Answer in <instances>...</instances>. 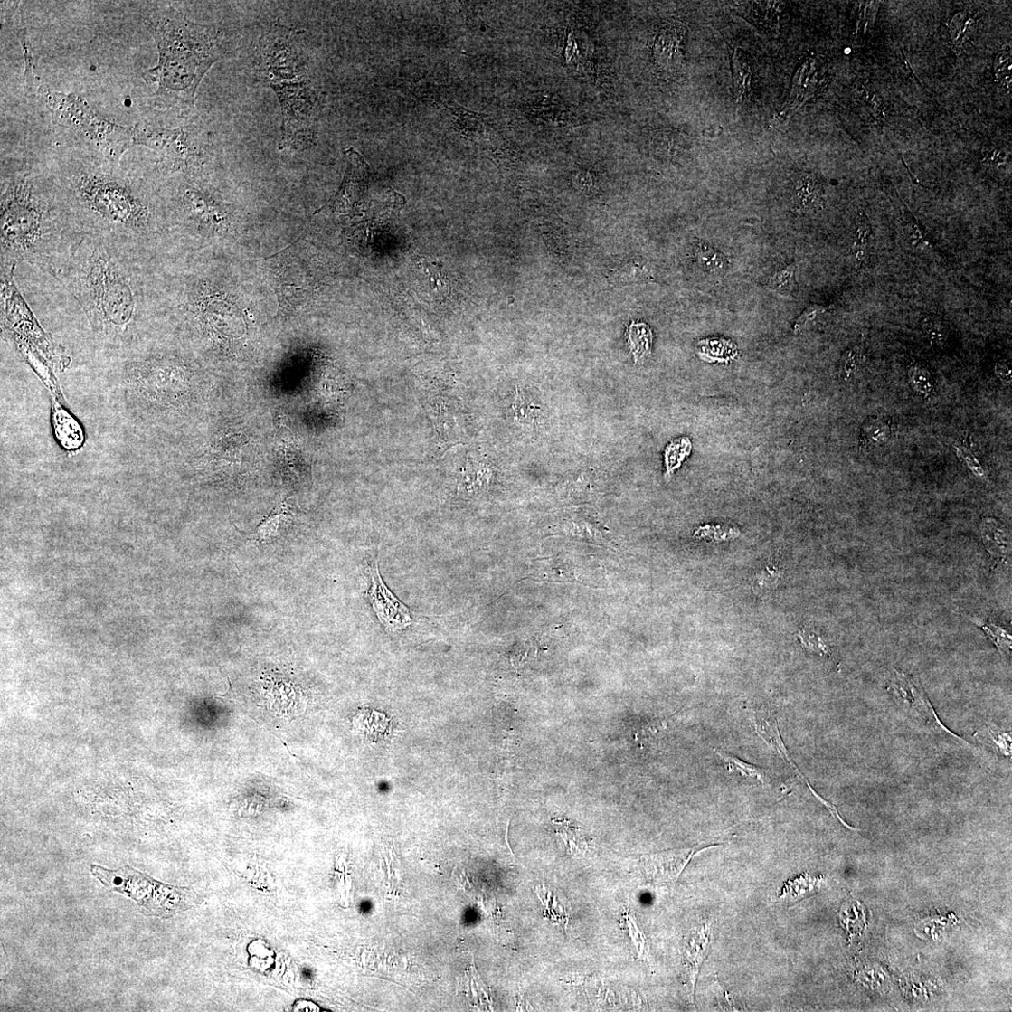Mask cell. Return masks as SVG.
I'll list each match as a JSON object with an SVG mask.
<instances>
[{
    "label": "cell",
    "mask_w": 1012,
    "mask_h": 1012,
    "mask_svg": "<svg viewBox=\"0 0 1012 1012\" xmlns=\"http://www.w3.org/2000/svg\"><path fill=\"white\" fill-rule=\"evenodd\" d=\"M155 261L75 232L47 273L81 307L97 341L124 354L147 341L157 309Z\"/></svg>",
    "instance_id": "1"
},
{
    "label": "cell",
    "mask_w": 1012,
    "mask_h": 1012,
    "mask_svg": "<svg viewBox=\"0 0 1012 1012\" xmlns=\"http://www.w3.org/2000/svg\"><path fill=\"white\" fill-rule=\"evenodd\" d=\"M56 179L76 232L155 261L166 229L147 179L85 160L63 167Z\"/></svg>",
    "instance_id": "2"
},
{
    "label": "cell",
    "mask_w": 1012,
    "mask_h": 1012,
    "mask_svg": "<svg viewBox=\"0 0 1012 1012\" xmlns=\"http://www.w3.org/2000/svg\"><path fill=\"white\" fill-rule=\"evenodd\" d=\"M2 265L48 272L76 232L56 177L29 171L10 175L0 201Z\"/></svg>",
    "instance_id": "3"
},
{
    "label": "cell",
    "mask_w": 1012,
    "mask_h": 1012,
    "mask_svg": "<svg viewBox=\"0 0 1012 1012\" xmlns=\"http://www.w3.org/2000/svg\"><path fill=\"white\" fill-rule=\"evenodd\" d=\"M157 44V65L144 73L148 84H157L154 108L157 110L193 111L197 90L212 67L225 53V39L214 24L188 19L172 7L148 19Z\"/></svg>",
    "instance_id": "4"
},
{
    "label": "cell",
    "mask_w": 1012,
    "mask_h": 1012,
    "mask_svg": "<svg viewBox=\"0 0 1012 1012\" xmlns=\"http://www.w3.org/2000/svg\"><path fill=\"white\" fill-rule=\"evenodd\" d=\"M194 111L157 110L134 127V145L147 147L160 175L200 177L213 159V139Z\"/></svg>",
    "instance_id": "5"
},
{
    "label": "cell",
    "mask_w": 1012,
    "mask_h": 1012,
    "mask_svg": "<svg viewBox=\"0 0 1012 1012\" xmlns=\"http://www.w3.org/2000/svg\"><path fill=\"white\" fill-rule=\"evenodd\" d=\"M40 96L52 124L63 141L99 166L120 167L124 153L134 145V127L121 126L99 116L82 97L41 86Z\"/></svg>",
    "instance_id": "6"
},
{
    "label": "cell",
    "mask_w": 1012,
    "mask_h": 1012,
    "mask_svg": "<svg viewBox=\"0 0 1012 1012\" xmlns=\"http://www.w3.org/2000/svg\"><path fill=\"white\" fill-rule=\"evenodd\" d=\"M124 386L147 411H164L192 401L199 375L186 356L143 345L121 354Z\"/></svg>",
    "instance_id": "7"
},
{
    "label": "cell",
    "mask_w": 1012,
    "mask_h": 1012,
    "mask_svg": "<svg viewBox=\"0 0 1012 1012\" xmlns=\"http://www.w3.org/2000/svg\"><path fill=\"white\" fill-rule=\"evenodd\" d=\"M90 872L110 892L136 901L145 917L170 919L201 903L193 888L163 884L128 865L110 870L92 865Z\"/></svg>",
    "instance_id": "8"
},
{
    "label": "cell",
    "mask_w": 1012,
    "mask_h": 1012,
    "mask_svg": "<svg viewBox=\"0 0 1012 1012\" xmlns=\"http://www.w3.org/2000/svg\"><path fill=\"white\" fill-rule=\"evenodd\" d=\"M317 267L306 242L297 241L268 259L280 311L298 313L313 304L319 289Z\"/></svg>",
    "instance_id": "9"
},
{
    "label": "cell",
    "mask_w": 1012,
    "mask_h": 1012,
    "mask_svg": "<svg viewBox=\"0 0 1012 1012\" xmlns=\"http://www.w3.org/2000/svg\"><path fill=\"white\" fill-rule=\"evenodd\" d=\"M281 109L280 150L302 151L317 140L320 99L303 78L272 85Z\"/></svg>",
    "instance_id": "10"
},
{
    "label": "cell",
    "mask_w": 1012,
    "mask_h": 1012,
    "mask_svg": "<svg viewBox=\"0 0 1012 1012\" xmlns=\"http://www.w3.org/2000/svg\"><path fill=\"white\" fill-rule=\"evenodd\" d=\"M302 33L279 20L270 24L254 49L253 69L259 80L270 87L301 80L307 66Z\"/></svg>",
    "instance_id": "11"
},
{
    "label": "cell",
    "mask_w": 1012,
    "mask_h": 1012,
    "mask_svg": "<svg viewBox=\"0 0 1012 1012\" xmlns=\"http://www.w3.org/2000/svg\"><path fill=\"white\" fill-rule=\"evenodd\" d=\"M347 169L339 191L323 206L336 213H356L364 205L369 191L370 167L364 157L354 148L345 150Z\"/></svg>",
    "instance_id": "12"
},
{
    "label": "cell",
    "mask_w": 1012,
    "mask_h": 1012,
    "mask_svg": "<svg viewBox=\"0 0 1012 1012\" xmlns=\"http://www.w3.org/2000/svg\"><path fill=\"white\" fill-rule=\"evenodd\" d=\"M889 689L901 700L903 705L910 711L911 714L923 724L928 730L941 734H948L962 742H966L965 740L950 732L941 723L925 692L913 678L903 673L895 671Z\"/></svg>",
    "instance_id": "13"
},
{
    "label": "cell",
    "mask_w": 1012,
    "mask_h": 1012,
    "mask_svg": "<svg viewBox=\"0 0 1012 1012\" xmlns=\"http://www.w3.org/2000/svg\"><path fill=\"white\" fill-rule=\"evenodd\" d=\"M370 602L381 624L392 633L401 632L412 621L411 611L389 590L379 573L377 561L370 566Z\"/></svg>",
    "instance_id": "14"
},
{
    "label": "cell",
    "mask_w": 1012,
    "mask_h": 1012,
    "mask_svg": "<svg viewBox=\"0 0 1012 1012\" xmlns=\"http://www.w3.org/2000/svg\"><path fill=\"white\" fill-rule=\"evenodd\" d=\"M749 717H750V721L752 722V726H754V729H755L756 733L760 735V737L770 747H771L773 750H775L778 752V754H780L783 757L785 761L790 767L791 771L799 778V780L804 784H806L809 787V789L815 795V797L818 799H819L824 804V806L830 812H832L839 820H841L842 818L838 815L837 810L833 806H830V804L828 801L823 799L814 790V789L811 787L809 781L807 780V777L804 776L800 772V771L798 769L797 765L794 763V761L790 758V756L789 754V752L786 748V745L783 742L781 733H780V726H778V722H777L776 716L774 715L773 712H771L770 710H762V709L761 710H750Z\"/></svg>",
    "instance_id": "15"
},
{
    "label": "cell",
    "mask_w": 1012,
    "mask_h": 1012,
    "mask_svg": "<svg viewBox=\"0 0 1012 1012\" xmlns=\"http://www.w3.org/2000/svg\"><path fill=\"white\" fill-rule=\"evenodd\" d=\"M715 846H697L694 848L670 851L648 856L643 860L647 875L658 884H675L692 859L693 856L706 847Z\"/></svg>",
    "instance_id": "16"
},
{
    "label": "cell",
    "mask_w": 1012,
    "mask_h": 1012,
    "mask_svg": "<svg viewBox=\"0 0 1012 1012\" xmlns=\"http://www.w3.org/2000/svg\"><path fill=\"white\" fill-rule=\"evenodd\" d=\"M5 10L6 14V22L13 27L22 47L24 61V80L25 91H27L29 96L36 97L42 85L35 71L33 51L28 36L27 28H25L23 13L17 3L10 5L5 3Z\"/></svg>",
    "instance_id": "17"
},
{
    "label": "cell",
    "mask_w": 1012,
    "mask_h": 1012,
    "mask_svg": "<svg viewBox=\"0 0 1012 1012\" xmlns=\"http://www.w3.org/2000/svg\"><path fill=\"white\" fill-rule=\"evenodd\" d=\"M712 935V925L706 922L695 927L689 936L685 949V969L689 992L693 996L695 981L705 960L707 957Z\"/></svg>",
    "instance_id": "18"
},
{
    "label": "cell",
    "mask_w": 1012,
    "mask_h": 1012,
    "mask_svg": "<svg viewBox=\"0 0 1012 1012\" xmlns=\"http://www.w3.org/2000/svg\"><path fill=\"white\" fill-rule=\"evenodd\" d=\"M684 33L683 25L673 24L659 35L655 46V58L663 71L675 74L684 70Z\"/></svg>",
    "instance_id": "19"
},
{
    "label": "cell",
    "mask_w": 1012,
    "mask_h": 1012,
    "mask_svg": "<svg viewBox=\"0 0 1012 1012\" xmlns=\"http://www.w3.org/2000/svg\"><path fill=\"white\" fill-rule=\"evenodd\" d=\"M515 422L531 437L539 434L544 420V410L538 399L525 388L517 387L511 404Z\"/></svg>",
    "instance_id": "20"
},
{
    "label": "cell",
    "mask_w": 1012,
    "mask_h": 1012,
    "mask_svg": "<svg viewBox=\"0 0 1012 1012\" xmlns=\"http://www.w3.org/2000/svg\"><path fill=\"white\" fill-rule=\"evenodd\" d=\"M823 203V188L818 177L813 174L799 176L792 193L793 210L799 214H817Z\"/></svg>",
    "instance_id": "21"
},
{
    "label": "cell",
    "mask_w": 1012,
    "mask_h": 1012,
    "mask_svg": "<svg viewBox=\"0 0 1012 1012\" xmlns=\"http://www.w3.org/2000/svg\"><path fill=\"white\" fill-rule=\"evenodd\" d=\"M733 67L736 106L741 111L750 102L752 80L751 58L742 48H736L734 52Z\"/></svg>",
    "instance_id": "22"
},
{
    "label": "cell",
    "mask_w": 1012,
    "mask_h": 1012,
    "mask_svg": "<svg viewBox=\"0 0 1012 1012\" xmlns=\"http://www.w3.org/2000/svg\"><path fill=\"white\" fill-rule=\"evenodd\" d=\"M714 751L724 764L725 770L730 773H736L744 778V780H752L765 786L771 783V777L766 770L742 761L739 758L728 754V752L723 750L715 748Z\"/></svg>",
    "instance_id": "23"
},
{
    "label": "cell",
    "mask_w": 1012,
    "mask_h": 1012,
    "mask_svg": "<svg viewBox=\"0 0 1012 1012\" xmlns=\"http://www.w3.org/2000/svg\"><path fill=\"white\" fill-rule=\"evenodd\" d=\"M653 331L644 323L632 322L628 331V342L635 363H638L652 354Z\"/></svg>",
    "instance_id": "24"
},
{
    "label": "cell",
    "mask_w": 1012,
    "mask_h": 1012,
    "mask_svg": "<svg viewBox=\"0 0 1012 1012\" xmlns=\"http://www.w3.org/2000/svg\"><path fill=\"white\" fill-rule=\"evenodd\" d=\"M872 236L873 230L868 220L861 221L856 228L852 244V253L857 269L862 268L869 259Z\"/></svg>",
    "instance_id": "25"
},
{
    "label": "cell",
    "mask_w": 1012,
    "mask_h": 1012,
    "mask_svg": "<svg viewBox=\"0 0 1012 1012\" xmlns=\"http://www.w3.org/2000/svg\"><path fill=\"white\" fill-rule=\"evenodd\" d=\"M354 724L358 732L364 733L368 738L376 742L384 735L391 723L382 714L366 711L365 714L356 716Z\"/></svg>",
    "instance_id": "26"
},
{
    "label": "cell",
    "mask_w": 1012,
    "mask_h": 1012,
    "mask_svg": "<svg viewBox=\"0 0 1012 1012\" xmlns=\"http://www.w3.org/2000/svg\"><path fill=\"white\" fill-rule=\"evenodd\" d=\"M696 256L699 267L709 275L721 276L728 269L725 257L709 245L700 246Z\"/></svg>",
    "instance_id": "27"
},
{
    "label": "cell",
    "mask_w": 1012,
    "mask_h": 1012,
    "mask_svg": "<svg viewBox=\"0 0 1012 1012\" xmlns=\"http://www.w3.org/2000/svg\"><path fill=\"white\" fill-rule=\"evenodd\" d=\"M691 448V442L688 438L674 440L673 443L668 445L665 452L667 476H671L675 470L679 468L685 459L690 455Z\"/></svg>",
    "instance_id": "28"
},
{
    "label": "cell",
    "mask_w": 1012,
    "mask_h": 1012,
    "mask_svg": "<svg viewBox=\"0 0 1012 1012\" xmlns=\"http://www.w3.org/2000/svg\"><path fill=\"white\" fill-rule=\"evenodd\" d=\"M781 576V570L772 563H768L759 571L754 581V591L761 598L771 593L774 585Z\"/></svg>",
    "instance_id": "29"
},
{
    "label": "cell",
    "mask_w": 1012,
    "mask_h": 1012,
    "mask_svg": "<svg viewBox=\"0 0 1012 1012\" xmlns=\"http://www.w3.org/2000/svg\"><path fill=\"white\" fill-rule=\"evenodd\" d=\"M769 287L781 295L793 296L798 291L795 279V266H790L777 272L770 279Z\"/></svg>",
    "instance_id": "30"
},
{
    "label": "cell",
    "mask_w": 1012,
    "mask_h": 1012,
    "mask_svg": "<svg viewBox=\"0 0 1012 1012\" xmlns=\"http://www.w3.org/2000/svg\"><path fill=\"white\" fill-rule=\"evenodd\" d=\"M962 18H955L951 24V36L955 48H962L968 41L971 40L976 30V23L970 17L961 14Z\"/></svg>",
    "instance_id": "31"
},
{
    "label": "cell",
    "mask_w": 1012,
    "mask_h": 1012,
    "mask_svg": "<svg viewBox=\"0 0 1012 1012\" xmlns=\"http://www.w3.org/2000/svg\"><path fill=\"white\" fill-rule=\"evenodd\" d=\"M922 330L929 342L933 345L942 346L948 337V331L944 323L937 317L928 316L922 320Z\"/></svg>",
    "instance_id": "32"
},
{
    "label": "cell",
    "mask_w": 1012,
    "mask_h": 1012,
    "mask_svg": "<svg viewBox=\"0 0 1012 1012\" xmlns=\"http://www.w3.org/2000/svg\"><path fill=\"white\" fill-rule=\"evenodd\" d=\"M905 232L911 245L921 251H935V246L921 226L912 220L907 222Z\"/></svg>",
    "instance_id": "33"
},
{
    "label": "cell",
    "mask_w": 1012,
    "mask_h": 1012,
    "mask_svg": "<svg viewBox=\"0 0 1012 1012\" xmlns=\"http://www.w3.org/2000/svg\"><path fill=\"white\" fill-rule=\"evenodd\" d=\"M892 437V427L884 421H875L865 428L862 444L865 446L886 443Z\"/></svg>",
    "instance_id": "34"
},
{
    "label": "cell",
    "mask_w": 1012,
    "mask_h": 1012,
    "mask_svg": "<svg viewBox=\"0 0 1012 1012\" xmlns=\"http://www.w3.org/2000/svg\"><path fill=\"white\" fill-rule=\"evenodd\" d=\"M801 645L807 650L817 653L820 656L829 655V648L828 645L821 638L819 632L814 628L803 629L798 635Z\"/></svg>",
    "instance_id": "35"
},
{
    "label": "cell",
    "mask_w": 1012,
    "mask_h": 1012,
    "mask_svg": "<svg viewBox=\"0 0 1012 1012\" xmlns=\"http://www.w3.org/2000/svg\"><path fill=\"white\" fill-rule=\"evenodd\" d=\"M667 730V720H656L651 723H647L638 731L637 739L641 742L652 743L660 740V737Z\"/></svg>",
    "instance_id": "36"
},
{
    "label": "cell",
    "mask_w": 1012,
    "mask_h": 1012,
    "mask_svg": "<svg viewBox=\"0 0 1012 1012\" xmlns=\"http://www.w3.org/2000/svg\"><path fill=\"white\" fill-rule=\"evenodd\" d=\"M981 629L998 648L1004 657H1010L1011 637L1006 631L995 625H985Z\"/></svg>",
    "instance_id": "37"
},
{
    "label": "cell",
    "mask_w": 1012,
    "mask_h": 1012,
    "mask_svg": "<svg viewBox=\"0 0 1012 1012\" xmlns=\"http://www.w3.org/2000/svg\"><path fill=\"white\" fill-rule=\"evenodd\" d=\"M910 379L912 385L915 391L923 395H929L932 392V379L929 371L920 364H916L910 369Z\"/></svg>",
    "instance_id": "38"
},
{
    "label": "cell",
    "mask_w": 1012,
    "mask_h": 1012,
    "mask_svg": "<svg viewBox=\"0 0 1012 1012\" xmlns=\"http://www.w3.org/2000/svg\"><path fill=\"white\" fill-rule=\"evenodd\" d=\"M864 346H855L846 352L842 359V371L846 377H850L857 371L864 359Z\"/></svg>",
    "instance_id": "39"
},
{
    "label": "cell",
    "mask_w": 1012,
    "mask_h": 1012,
    "mask_svg": "<svg viewBox=\"0 0 1012 1012\" xmlns=\"http://www.w3.org/2000/svg\"><path fill=\"white\" fill-rule=\"evenodd\" d=\"M825 310H826V307H821V306H818V305H813V306L809 307V308H808V309H807L806 311H804V313H803V314H802V315H801V316H800V317H799V318L797 319V321H796V324H795V326H794V331H795V333H799V332H800L801 330H803L804 328H806V327H807V326H809V325L810 323H812L813 321H815V319H816V318H817V317H818V316H820L821 314H823Z\"/></svg>",
    "instance_id": "40"
},
{
    "label": "cell",
    "mask_w": 1012,
    "mask_h": 1012,
    "mask_svg": "<svg viewBox=\"0 0 1012 1012\" xmlns=\"http://www.w3.org/2000/svg\"><path fill=\"white\" fill-rule=\"evenodd\" d=\"M956 452L959 458H961L976 475H982V469L979 462L976 459L973 453L968 448L964 446L957 447Z\"/></svg>",
    "instance_id": "41"
},
{
    "label": "cell",
    "mask_w": 1012,
    "mask_h": 1012,
    "mask_svg": "<svg viewBox=\"0 0 1012 1012\" xmlns=\"http://www.w3.org/2000/svg\"><path fill=\"white\" fill-rule=\"evenodd\" d=\"M995 371H996L997 375L998 376V378L1001 381H1003L1005 383H1009L1010 382L1011 372H1010V369L1008 368V365L1007 364V363H1005L1003 361L998 362L997 364H996Z\"/></svg>",
    "instance_id": "42"
}]
</instances>
